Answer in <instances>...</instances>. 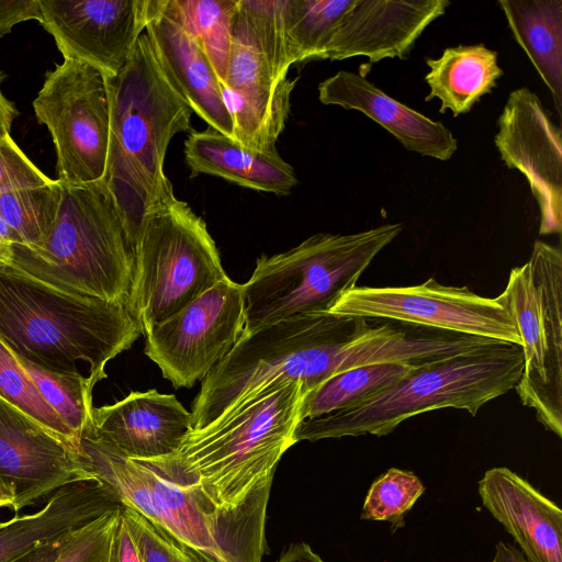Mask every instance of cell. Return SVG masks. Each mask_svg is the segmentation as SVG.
<instances>
[{
    "mask_svg": "<svg viewBox=\"0 0 562 562\" xmlns=\"http://www.w3.org/2000/svg\"><path fill=\"white\" fill-rule=\"evenodd\" d=\"M438 344L425 330L394 322L303 314L243 334L201 381L192 403V429L203 428L278 379L300 381L304 394L330 376L375 363L419 366L434 360Z\"/></svg>",
    "mask_w": 562,
    "mask_h": 562,
    "instance_id": "cell-1",
    "label": "cell"
},
{
    "mask_svg": "<svg viewBox=\"0 0 562 562\" xmlns=\"http://www.w3.org/2000/svg\"><path fill=\"white\" fill-rule=\"evenodd\" d=\"M300 381L278 379L214 423L192 429L165 458L139 461L209 504L235 510L270 488L283 453L295 443Z\"/></svg>",
    "mask_w": 562,
    "mask_h": 562,
    "instance_id": "cell-2",
    "label": "cell"
},
{
    "mask_svg": "<svg viewBox=\"0 0 562 562\" xmlns=\"http://www.w3.org/2000/svg\"><path fill=\"white\" fill-rule=\"evenodd\" d=\"M110 137L103 180L132 247L146 213L173 193L165 173L168 146L190 132L192 110L167 77L144 31L124 68L105 78Z\"/></svg>",
    "mask_w": 562,
    "mask_h": 562,
    "instance_id": "cell-3",
    "label": "cell"
},
{
    "mask_svg": "<svg viewBox=\"0 0 562 562\" xmlns=\"http://www.w3.org/2000/svg\"><path fill=\"white\" fill-rule=\"evenodd\" d=\"M140 335L125 303L68 293L0 267V339L21 360L81 376L78 363H86L95 385L106 378V363Z\"/></svg>",
    "mask_w": 562,
    "mask_h": 562,
    "instance_id": "cell-4",
    "label": "cell"
},
{
    "mask_svg": "<svg viewBox=\"0 0 562 562\" xmlns=\"http://www.w3.org/2000/svg\"><path fill=\"white\" fill-rule=\"evenodd\" d=\"M78 461L122 505L135 509L205 562L262 561L271 487L235 510H224L93 438L80 437Z\"/></svg>",
    "mask_w": 562,
    "mask_h": 562,
    "instance_id": "cell-5",
    "label": "cell"
},
{
    "mask_svg": "<svg viewBox=\"0 0 562 562\" xmlns=\"http://www.w3.org/2000/svg\"><path fill=\"white\" fill-rule=\"evenodd\" d=\"M522 371L521 347L509 342L417 366L355 405L300 422L294 441L382 437L411 417L449 407L475 416L483 405L515 390Z\"/></svg>",
    "mask_w": 562,
    "mask_h": 562,
    "instance_id": "cell-6",
    "label": "cell"
},
{
    "mask_svg": "<svg viewBox=\"0 0 562 562\" xmlns=\"http://www.w3.org/2000/svg\"><path fill=\"white\" fill-rule=\"evenodd\" d=\"M53 229L36 248L12 246L11 267L61 291L126 304L134 255L105 181H60Z\"/></svg>",
    "mask_w": 562,
    "mask_h": 562,
    "instance_id": "cell-7",
    "label": "cell"
},
{
    "mask_svg": "<svg viewBox=\"0 0 562 562\" xmlns=\"http://www.w3.org/2000/svg\"><path fill=\"white\" fill-rule=\"evenodd\" d=\"M402 229L393 223L353 234L318 233L284 252L262 255L241 284L243 334L292 316L329 312Z\"/></svg>",
    "mask_w": 562,
    "mask_h": 562,
    "instance_id": "cell-8",
    "label": "cell"
},
{
    "mask_svg": "<svg viewBox=\"0 0 562 562\" xmlns=\"http://www.w3.org/2000/svg\"><path fill=\"white\" fill-rule=\"evenodd\" d=\"M285 0H237L227 70L221 82L233 121L232 138L258 151H277L297 78L290 56Z\"/></svg>",
    "mask_w": 562,
    "mask_h": 562,
    "instance_id": "cell-9",
    "label": "cell"
},
{
    "mask_svg": "<svg viewBox=\"0 0 562 562\" xmlns=\"http://www.w3.org/2000/svg\"><path fill=\"white\" fill-rule=\"evenodd\" d=\"M126 306L145 335L227 278L204 221L175 193L143 218Z\"/></svg>",
    "mask_w": 562,
    "mask_h": 562,
    "instance_id": "cell-10",
    "label": "cell"
},
{
    "mask_svg": "<svg viewBox=\"0 0 562 562\" xmlns=\"http://www.w3.org/2000/svg\"><path fill=\"white\" fill-rule=\"evenodd\" d=\"M496 300L514 319L524 371L515 390L546 429L562 437V252L536 240Z\"/></svg>",
    "mask_w": 562,
    "mask_h": 562,
    "instance_id": "cell-11",
    "label": "cell"
},
{
    "mask_svg": "<svg viewBox=\"0 0 562 562\" xmlns=\"http://www.w3.org/2000/svg\"><path fill=\"white\" fill-rule=\"evenodd\" d=\"M33 109L52 136L58 180L71 184L102 180L110 137L105 77L90 65L64 59L46 74Z\"/></svg>",
    "mask_w": 562,
    "mask_h": 562,
    "instance_id": "cell-12",
    "label": "cell"
},
{
    "mask_svg": "<svg viewBox=\"0 0 562 562\" xmlns=\"http://www.w3.org/2000/svg\"><path fill=\"white\" fill-rule=\"evenodd\" d=\"M330 313L395 322L521 346L517 326L496 297L430 278L408 286H358L345 292Z\"/></svg>",
    "mask_w": 562,
    "mask_h": 562,
    "instance_id": "cell-13",
    "label": "cell"
},
{
    "mask_svg": "<svg viewBox=\"0 0 562 562\" xmlns=\"http://www.w3.org/2000/svg\"><path fill=\"white\" fill-rule=\"evenodd\" d=\"M245 326L243 285L229 277L145 334V355L178 387L202 380L233 349Z\"/></svg>",
    "mask_w": 562,
    "mask_h": 562,
    "instance_id": "cell-14",
    "label": "cell"
},
{
    "mask_svg": "<svg viewBox=\"0 0 562 562\" xmlns=\"http://www.w3.org/2000/svg\"><path fill=\"white\" fill-rule=\"evenodd\" d=\"M41 25L64 59L85 63L105 78L126 65L144 33L150 0H40Z\"/></svg>",
    "mask_w": 562,
    "mask_h": 562,
    "instance_id": "cell-15",
    "label": "cell"
},
{
    "mask_svg": "<svg viewBox=\"0 0 562 562\" xmlns=\"http://www.w3.org/2000/svg\"><path fill=\"white\" fill-rule=\"evenodd\" d=\"M494 144L508 169L524 175L540 210V235L562 231V139L539 97L513 90L497 120Z\"/></svg>",
    "mask_w": 562,
    "mask_h": 562,
    "instance_id": "cell-16",
    "label": "cell"
},
{
    "mask_svg": "<svg viewBox=\"0 0 562 562\" xmlns=\"http://www.w3.org/2000/svg\"><path fill=\"white\" fill-rule=\"evenodd\" d=\"M78 452L0 397V482L15 513L68 484L94 480L81 468Z\"/></svg>",
    "mask_w": 562,
    "mask_h": 562,
    "instance_id": "cell-17",
    "label": "cell"
},
{
    "mask_svg": "<svg viewBox=\"0 0 562 562\" xmlns=\"http://www.w3.org/2000/svg\"><path fill=\"white\" fill-rule=\"evenodd\" d=\"M450 5L448 0H353L319 59H405L424 31Z\"/></svg>",
    "mask_w": 562,
    "mask_h": 562,
    "instance_id": "cell-18",
    "label": "cell"
},
{
    "mask_svg": "<svg viewBox=\"0 0 562 562\" xmlns=\"http://www.w3.org/2000/svg\"><path fill=\"white\" fill-rule=\"evenodd\" d=\"M192 415L173 394L131 392L123 400L92 408L81 436L93 438L137 461L175 453L192 430Z\"/></svg>",
    "mask_w": 562,
    "mask_h": 562,
    "instance_id": "cell-19",
    "label": "cell"
},
{
    "mask_svg": "<svg viewBox=\"0 0 562 562\" xmlns=\"http://www.w3.org/2000/svg\"><path fill=\"white\" fill-rule=\"evenodd\" d=\"M145 32L169 80L192 112L227 137L233 121L215 68L201 42L178 20L168 0H150Z\"/></svg>",
    "mask_w": 562,
    "mask_h": 562,
    "instance_id": "cell-20",
    "label": "cell"
},
{
    "mask_svg": "<svg viewBox=\"0 0 562 562\" xmlns=\"http://www.w3.org/2000/svg\"><path fill=\"white\" fill-rule=\"evenodd\" d=\"M479 495L527 562H562V510L554 502L505 467L484 473Z\"/></svg>",
    "mask_w": 562,
    "mask_h": 562,
    "instance_id": "cell-21",
    "label": "cell"
},
{
    "mask_svg": "<svg viewBox=\"0 0 562 562\" xmlns=\"http://www.w3.org/2000/svg\"><path fill=\"white\" fill-rule=\"evenodd\" d=\"M325 105L357 110L391 133L407 150L446 161L458 140L441 122L434 121L386 94L361 74L340 70L318 85Z\"/></svg>",
    "mask_w": 562,
    "mask_h": 562,
    "instance_id": "cell-22",
    "label": "cell"
},
{
    "mask_svg": "<svg viewBox=\"0 0 562 562\" xmlns=\"http://www.w3.org/2000/svg\"><path fill=\"white\" fill-rule=\"evenodd\" d=\"M121 505L97 480L68 484L52 494L40 510L0 522V562H11L42 543L61 539Z\"/></svg>",
    "mask_w": 562,
    "mask_h": 562,
    "instance_id": "cell-23",
    "label": "cell"
},
{
    "mask_svg": "<svg viewBox=\"0 0 562 562\" xmlns=\"http://www.w3.org/2000/svg\"><path fill=\"white\" fill-rule=\"evenodd\" d=\"M191 175L205 173L238 186L288 195L297 184L294 168L277 151L249 149L221 132L191 130L184 142Z\"/></svg>",
    "mask_w": 562,
    "mask_h": 562,
    "instance_id": "cell-24",
    "label": "cell"
},
{
    "mask_svg": "<svg viewBox=\"0 0 562 562\" xmlns=\"http://www.w3.org/2000/svg\"><path fill=\"white\" fill-rule=\"evenodd\" d=\"M497 57L496 50L480 43L448 47L439 58H427L429 71L425 81L429 93L425 101L440 100L441 114L447 110L454 117L469 113L504 75Z\"/></svg>",
    "mask_w": 562,
    "mask_h": 562,
    "instance_id": "cell-25",
    "label": "cell"
},
{
    "mask_svg": "<svg viewBox=\"0 0 562 562\" xmlns=\"http://www.w3.org/2000/svg\"><path fill=\"white\" fill-rule=\"evenodd\" d=\"M515 41L549 89L562 116V0H499Z\"/></svg>",
    "mask_w": 562,
    "mask_h": 562,
    "instance_id": "cell-26",
    "label": "cell"
},
{
    "mask_svg": "<svg viewBox=\"0 0 562 562\" xmlns=\"http://www.w3.org/2000/svg\"><path fill=\"white\" fill-rule=\"evenodd\" d=\"M415 367L375 363L335 374L302 396L299 423L355 405L390 386Z\"/></svg>",
    "mask_w": 562,
    "mask_h": 562,
    "instance_id": "cell-27",
    "label": "cell"
},
{
    "mask_svg": "<svg viewBox=\"0 0 562 562\" xmlns=\"http://www.w3.org/2000/svg\"><path fill=\"white\" fill-rule=\"evenodd\" d=\"M353 0H285L284 24L294 64L318 60Z\"/></svg>",
    "mask_w": 562,
    "mask_h": 562,
    "instance_id": "cell-28",
    "label": "cell"
},
{
    "mask_svg": "<svg viewBox=\"0 0 562 562\" xmlns=\"http://www.w3.org/2000/svg\"><path fill=\"white\" fill-rule=\"evenodd\" d=\"M61 198L60 181L0 193V214L11 227L16 244L41 246L55 224Z\"/></svg>",
    "mask_w": 562,
    "mask_h": 562,
    "instance_id": "cell-29",
    "label": "cell"
},
{
    "mask_svg": "<svg viewBox=\"0 0 562 562\" xmlns=\"http://www.w3.org/2000/svg\"><path fill=\"white\" fill-rule=\"evenodd\" d=\"M182 25L200 40L220 82L225 78L237 0H168Z\"/></svg>",
    "mask_w": 562,
    "mask_h": 562,
    "instance_id": "cell-30",
    "label": "cell"
},
{
    "mask_svg": "<svg viewBox=\"0 0 562 562\" xmlns=\"http://www.w3.org/2000/svg\"><path fill=\"white\" fill-rule=\"evenodd\" d=\"M19 361L45 402L80 439L82 431L92 422L94 385L91 380L81 375L49 372L24 360Z\"/></svg>",
    "mask_w": 562,
    "mask_h": 562,
    "instance_id": "cell-31",
    "label": "cell"
},
{
    "mask_svg": "<svg viewBox=\"0 0 562 562\" xmlns=\"http://www.w3.org/2000/svg\"><path fill=\"white\" fill-rule=\"evenodd\" d=\"M0 397L79 451L80 439L45 402L14 353L0 339Z\"/></svg>",
    "mask_w": 562,
    "mask_h": 562,
    "instance_id": "cell-32",
    "label": "cell"
},
{
    "mask_svg": "<svg viewBox=\"0 0 562 562\" xmlns=\"http://www.w3.org/2000/svg\"><path fill=\"white\" fill-rule=\"evenodd\" d=\"M424 491V484L413 472L391 468L369 487L360 519L389 521L394 529L401 528L404 515Z\"/></svg>",
    "mask_w": 562,
    "mask_h": 562,
    "instance_id": "cell-33",
    "label": "cell"
},
{
    "mask_svg": "<svg viewBox=\"0 0 562 562\" xmlns=\"http://www.w3.org/2000/svg\"><path fill=\"white\" fill-rule=\"evenodd\" d=\"M121 510L135 540L142 562H205L135 509L122 505Z\"/></svg>",
    "mask_w": 562,
    "mask_h": 562,
    "instance_id": "cell-34",
    "label": "cell"
},
{
    "mask_svg": "<svg viewBox=\"0 0 562 562\" xmlns=\"http://www.w3.org/2000/svg\"><path fill=\"white\" fill-rule=\"evenodd\" d=\"M121 506L68 535L55 562H109Z\"/></svg>",
    "mask_w": 562,
    "mask_h": 562,
    "instance_id": "cell-35",
    "label": "cell"
},
{
    "mask_svg": "<svg viewBox=\"0 0 562 562\" xmlns=\"http://www.w3.org/2000/svg\"><path fill=\"white\" fill-rule=\"evenodd\" d=\"M53 181L27 158L10 134L0 136V193Z\"/></svg>",
    "mask_w": 562,
    "mask_h": 562,
    "instance_id": "cell-36",
    "label": "cell"
},
{
    "mask_svg": "<svg viewBox=\"0 0 562 562\" xmlns=\"http://www.w3.org/2000/svg\"><path fill=\"white\" fill-rule=\"evenodd\" d=\"M42 21L40 0L0 1V37L9 34L21 22Z\"/></svg>",
    "mask_w": 562,
    "mask_h": 562,
    "instance_id": "cell-37",
    "label": "cell"
},
{
    "mask_svg": "<svg viewBox=\"0 0 562 562\" xmlns=\"http://www.w3.org/2000/svg\"><path fill=\"white\" fill-rule=\"evenodd\" d=\"M109 562H142L137 546L121 509L111 541Z\"/></svg>",
    "mask_w": 562,
    "mask_h": 562,
    "instance_id": "cell-38",
    "label": "cell"
},
{
    "mask_svg": "<svg viewBox=\"0 0 562 562\" xmlns=\"http://www.w3.org/2000/svg\"><path fill=\"white\" fill-rule=\"evenodd\" d=\"M67 537L42 543L11 562H55L61 552Z\"/></svg>",
    "mask_w": 562,
    "mask_h": 562,
    "instance_id": "cell-39",
    "label": "cell"
},
{
    "mask_svg": "<svg viewBox=\"0 0 562 562\" xmlns=\"http://www.w3.org/2000/svg\"><path fill=\"white\" fill-rule=\"evenodd\" d=\"M16 243L15 234L0 214V267L11 265L12 246Z\"/></svg>",
    "mask_w": 562,
    "mask_h": 562,
    "instance_id": "cell-40",
    "label": "cell"
},
{
    "mask_svg": "<svg viewBox=\"0 0 562 562\" xmlns=\"http://www.w3.org/2000/svg\"><path fill=\"white\" fill-rule=\"evenodd\" d=\"M277 562H324L308 544L296 543L291 544L290 548L281 555Z\"/></svg>",
    "mask_w": 562,
    "mask_h": 562,
    "instance_id": "cell-41",
    "label": "cell"
},
{
    "mask_svg": "<svg viewBox=\"0 0 562 562\" xmlns=\"http://www.w3.org/2000/svg\"><path fill=\"white\" fill-rule=\"evenodd\" d=\"M3 75L0 71V136L10 134L12 123L19 115L16 108L2 92Z\"/></svg>",
    "mask_w": 562,
    "mask_h": 562,
    "instance_id": "cell-42",
    "label": "cell"
},
{
    "mask_svg": "<svg viewBox=\"0 0 562 562\" xmlns=\"http://www.w3.org/2000/svg\"><path fill=\"white\" fill-rule=\"evenodd\" d=\"M492 562H527L520 550L512 544L498 542Z\"/></svg>",
    "mask_w": 562,
    "mask_h": 562,
    "instance_id": "cell-43",
    "label": "cell"
},
{
    "mask_svg": "<svg viewBox=\"0 0 562 562\" xmlns=\"http://www.w3.org/2000/svg\"><path fill=\"white\" fill-rule=\"evenodd\" d=\"M13 498L0 482V508L12 507Z\"/></svg>",
    "mask_w": 562,
    "mask_h": 562,
    "instance_id": "cell-44",
    "label": "cell"
}]
</instances>
